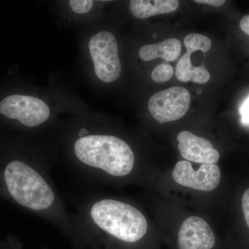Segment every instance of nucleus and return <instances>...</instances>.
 <instances>
[{
	"mask_svg": "<svg viewBox=\"0 0 249 249\" xmlns=\"http://www.w3.org/2000/svg\"><path fill=\"white\" fill-rule=\"evenodd\" d=\"M0 114L9 119H16L28 127H36L49 119L50 109L40 98L12 95L0 103Z\"/></svg>",
	"mask_w": 249,
	"mask_h": 249,
	"instance_id": "6",
	"label": "nucleus"
},
{
	"mask_svg": "<svg viewBox=\"0 0 249 249\" xmlns=\"http://www.w3.org/2000/svg\"><path fill=\"white\" fill-rule=\"evenodd\" d=\"M173 67L168 63H162L155 67L152 72V78L157 83H164L168 81L173 76Z\"/></svg>",
	"mask_w": 249,
	"mask_h": 249,
	"instance_id": "14",
	"label": "nucleus"
},
{
	"mask_svg": "<svg viewBox=\"0 0 249 249\" xmlns=\"http://www.w3.org/2000/svg\"><path fill=\"white\" fill-rule=\"evenodd\" d=\"M69 3L72 11L78 14H87L93 6L91 0H71Z\"/></svg>",
	"mask_w": 249,
	"mask_h": 249,
	"instance_id": "15",
	"label": "nucleus"
},
{
	"mask_svg": "<svg viewBox=\"0 0 249 249\" xmlns=\"http://www.w3.org/2000/svg\"><path fill=\"white\" fill-rule=\"evenodd\" d=\"M196 2L199 4H206L213 6H221L226 3L224 0H196Z\"/></svg>",
	"mask_w": 249,
	"mask_h": 249,
	"instance_id": "17",
	"label": "nucleus"
},
{
	"mask_svg": "<svg viewBox=\"0 0 249 249\" xmlns=\"http://www.w3.org/2000/svg\"><path fill=\"white\" fill-rule=\"evenodd\" d=\"M90 214L100 229L124 243H137L146 235V219L131 205L102 199L93 205Z\"/></svg>",
	"mask_w": 249,
	"mask_h": 249,
	"instance_id": "2",
	"label": "nucleus"
},
{
	"mask_svg": "<svg viewBox=\"0 0 249 249\" xmlns=\"http://www.w3.org/2000/svg\"><path fill=\"white\" fill-rule=\"evenodd\" d=\"M173 179L178 184L200 191H213L220 183L221 172L216 164H202L195 170L189 161L180 160L175 165Z\"/></svg>",
	"mask_w": 249,
	"mask_h": 249,
	"instance_id": "7",
	"label": "nucleus"
},
{
	"mask_svg": "<svg viewBox=\"0 0 249 249\" xmlns=\"http://www.w3.org/2000/svg\"><path fill=\"white\" fill-rule=\"evenodd\" d=\"M89 50L94 71L100 80L111 83L119 78L121 64L115 36L107 31H100L90 39Z\"/></svg>",
	"mask_w": 249,
	"mask_h": 249,
	"instance_id": "4",
	"label": "nucleus"
},
{
	"mask_svg": "<svg viewBox=\"0 0 249 249\" xmlns=\"http://www.w3.org/2000/svg\"><path fill=\"white\" fill-rule=\"evenodd\" d=\"M242 119L246 123H249V98L242 109Z\"/></svg>",
	"mask_w": 249,
	"mask_h": 249,
	"instance_id": "19",
	"label": "nucleus"
},
{
	"mask_svg": "<svg viewBox=\"0 0 249 249\" xmlns=\"http://www.w3.org/2000/svg\"><path fill=\"white\" fill-rule=\"evenodd\" d=\"M242 204L246 223L249 228V188L245 192L242 196Z\"/></svg>",
	"mask_w": 249,
	"mask_h": 249,
	"instance_id": "16",
	"label": "nucleus"
},
{
	"mask_svg": "<svg viewBox=\"0 0 249 249\" xmlns=\"http://www.w3.org/2000/svg\"><path fill=\"white\" fill-rule=\"evenodd\" d=\"M215 236L202 218L191 216L180 227L177 239L178 249H213Z\"/></svg>",
	"mask_w": 249,
	"mask_h": 249,
	"instance_id": "8",
	"label": "nucleus"
},
{
	"mask_svg": "<svg viewBox=\"0 0 249 249\" xmlns=\"http://www.w3.org/2000/svg\"><path fill=\"white\" fill-rule=\"evenodd\" d=\"M74 152L85 164L104 170L112 176H125L133 169L132 149L127 142L114 136L81 137L75 142Z\"/></svg>",
	"mask_w": 249,
	"mask_h": 249,
	"instance_id": "1",
	"label": "nucleus"
},
{
	"mask_svg": "<svg viewBox=\"0 0 249 249\" xmlns=\"http://www.w3.org/2000/svg\"><path fill=\"white\" fill-rule=\"evenodd\" d=\"M184 45L188 52L193 53L196 51H201L206 53L212 46V42L207 36L199 34H191L186 36Z\"/></svg>",
	"mask_w": 249,
	"mask_h": 249,
	"instance_id": "13",
	"label": "nucleus"
},
{
	"mask_svg": "<svg viewBox=\"0 0 249 249\" xmlns=\"http://www.w3.org/2000/svg\"><path fill=\"white\" fill-rule=\"evenodd\" d=\"M4 177L10 195L18 204L34 211H42L53 204L55 196L52 188L40 174L24 162H10Z\"/></svg>",
	"mask_w": 249,
	"mask_h": 249,
	"instance_id": "3",
	"label": "nucleus"
},
{
	"mask_svg": "<svg viewBox=\"0 0 249 249\" xmlns=\"http://www.w3.org/2000/svg\"><path fill=\"white\" fill-rule=\"evenodd\" d=\"M240 27L244 33L249 36V15L245 16L241 19Z\"/></svg>",
	"mask_w": 249,
	"mask_h": 249,
	"instance_id": "18",
	"label": "nucleus"
},
{
	"mask_svg": "<svg viewBox=\"0 0 249 249\" xmlns=\"http://www.w3.org/2000/svg\"><path fill=\"white\" fill-rule=\"evenodd\" d=\"M191 52L183 54L176 65V76L183 82L193 81L199 84H205L209 81L211 74L203 65L195 67L191 63Z\"/></svg>",
	"mask_w": 249,
	"mask_h": 249,
	"instance_id": "12",
	"label": "nucleus"
},
{
	"mask_svg": "<svg viewBox=\"0 0 249 249\" xmlns=\"http://www.w3.org/2000/svg\"><path fill=\"white\" fill-rule=\"evenodd\" d=\"M177 0H132L129 9L134 17L146 19L155 15L170 14L178 9Z\"/></svg>",
	"mask_w": 249,
	"mask_h": 249,
	"instance_id": "10",
	"label": "nucleus"
},
{
	"mask_svg": "<svg viewBox=\"0 0 249 249\" xmlns=\"http://www.w3.org/2000/svg\"><path fill=\"white\" fill-rule=\"evenodd\" d=\"M181 43L176 38H168L160 43L143 46L139 50V56L144 61H150L156 58H163L171 62L179 57Z\"/></svg>",
	"mask_w": 249,
	"mask_h": 249,
	"instance_id": "11",
	"label": "nucleus"
},
{
	"mask_svg": "<svg viewBox=\"0 0 249 249\" xmlns=\"http://www.w3.org/2000/svg\"><path fill=\"white\" fill-rule=\"evenodd\" d=\"M191 93L182 87H172L157 92L148 101V109L160 124L178 120L189 109Z\"/></svg>",
	"mask_w": 249,
	"mask_h": 249,
	"instance_id": "5",
	"label": "nucleus"
},
{
	"mask_svg": "<svg viewBox=\"0 0 249 249\" xmlns=\"http://www.w3.org/2000/svg\"><path fill=\"white\" fill-rule=\"evenodd\" d=\"M178 141L180 153L187 160L201 164H216L219 160V152L207 139L182 131L178 134Z\"/></svg>",
	"mask_w": 249,
	"mask_h": 249,
	"instance_id": "9",
	"label": "nucleus"
}]
</instances>
